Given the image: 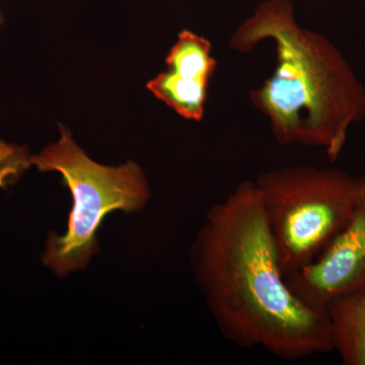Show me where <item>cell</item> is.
<instances>
[{
	"mask_svg": "<svg viewBox=\"0 0 365 365\" xmlns=\"http://www.w3.org/2000/svg\"><path fill=\"white\" fill-rule=\"evenodd\" d=\"M201 290L223 337L295 361L334 350L327 309L288 287L261 194L242 181L209 209L193 249Z\"/></svg>",
	"mask_w": 365,
	"mask_h": 365,
	"instance_id": "6da1fadb",
	"label": "cell"
},
{
	"mask_svg": "<svg viewBox=\"0 0 365 365\" xmlns=\"http://www.w3.org/2000/svg\"><path fill=\"white\" fill-rule=\"evenodd\" d=\"M264 40L275 45L277 66L251 91L252 103L268 118L278 143L319 146L334 162L353 125L365 118L364 85L331 41L297 23L289 0L262 2L230 46L247 53Z\"/></svg>",
	"mask_w": 365,
	"mask_h": 365,
	"instance_id": "7a4b0ae2",
	"label": "cell"
},
{
	"mask_svg": "<svg viewBox=\"0 0 365 365\" xmlns=\"http://www.w3.org/2000/svg\"><path fill=\"white\" fill-rule=\"evenodd\" d=\"M60 138L34 155L26 165L40 172L60 173L71 190L72 205L66 234L49 235L43 263L58 275L85 268L98 251L97 230L114 210H139L150 199L145 175L138 165L127 162L107 167L93 162L74 143L71 131L59 125Z\"/></svg>",
	"mask_w": 365,
	"mask_h": 365,
	"instance_id": "3957f363",
	"label": "cell"
},
{
	"mask_svg": "<svg viewBox=\"0 0 365 365\" xmlns=\"http://www.w3.org/2000/svg\"><path fill=\"white\" fill-rule=\"evenodd\" d=\"M254 182L285 277L313 263L351 215L356 178L344 170L299 165L269 170Z\"/></svg>",
	"mask_w": 365,
	"mask_h": 365,
	"instance_id": "277c9868",
	"label": "cell"
},
{
	"mask_svg": "<svg viewBox=\"0 0 365 365\" xmlns=\"http://www.w3.org/2000/svg\"><path fill=\"white\" fill-rule=\"evenodd\" d=\"M285 279L300 299L318 309L365 288V176L356 178L351 215L340 234L313 263Z\"/></svg>",
	"mask_w": 365,
	"mask_h": 365,
	"instance_id": "5b68a950",
	"label": "cell"
},
{
	"mask_svg": "<svg viewBox=\"0 0 365 365\" xmlns=\"http://www.w3.org/2000/svg\"><path fill=\"white\" fill-rule=\"evenodd\" d=\"M333 351L345 365H365V288L336 297L327 307Z\"/></svg>",
	"mask_w": 365,
	"mask_h": 365,
	"instance_id": "8992f818",
	"label": "cell"
},
{
	"mask_svg": "<svg viewBox=\"0 0 365 365\" xmlns=\"http://www.w3.org/2000/svg\"><path fill=\"white\" fill-rule=\"evenodd\" d=\"M209 83L163 71L146 83L155 98L185 119L200 121L205 111Z\"/></svg>",
	"mask_w": 365,
	"mask_h": 365,
	"instance_id": "52a82bcc",
	"label": "cell"
},
{
	"mask_svg": "<svg viewBox=\"0 0 365 365\" xmlns=\"http://www.w3.org/2000/svg\"><path fill=\"white\" fill-rule=\"evenodd\" d=\"M168 71L185 78L209 83L216 68L211 43L202 36L182 31L165 58Z\"/></svg>",
	"mask_w": 365,
	"mask_h": 365,
	"instance_id": "ba28073f",
	"label": "cell"
},
{
	"mask_svg": "<svg viewBox=\"0 0 365 365\" xmlns=\"http://www.w3.org/2000/svg\"><path fill=\"white\" fill-rule=\"evenodd\" d=\"M4 14H1V11H0V28H1L2 24H4Z\"/></svg>",
	"mask_w": 365,
	"mask_h": 365,
	"instance_id": "9c48e42d",
	"label": "cell"
},
{
	"mask_svg": "<svg viewBox=\"0 0 365 365\" xmlns=\"http://www.w3.org/2000/svg\"><path fill=\"white\" fill-rule=\"evenodd\" d=\"M0 182H1V180H0Z\"/></svg>",
	"mask_w": 365,
	"mask_h": 365,
	"instance_id": "30bf717a",
	"label": "cell"
}]
</instances>
